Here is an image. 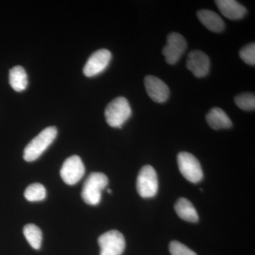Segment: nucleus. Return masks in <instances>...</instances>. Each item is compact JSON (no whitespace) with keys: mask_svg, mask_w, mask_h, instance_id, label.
<instances>
[{"mask_svg":"<svg viewBox=\"0 0 255 255\" xmlns=\"http://www.w3.org/2000/svg\"><path fill=\"white\" fill-rule=\"evenodd\" d=\"M24 196L28 201H41L44 200L46 197V188L43 184L34 183L26 188Z\"/></svg>","mask_w":255,"mask_h":255,"instance_id":"nucleus-18","label":"nucleus"},{"mask_svg":"<svg viewBox=\"0 0 255 255\" xmlns=\"http://www.w3.org/2000/svg\"><path fill=\"white\" fill-rule=\"evenodd\" d=\"M107 192L110 193V194H111V193H112V190H110V189H108V190H107Z\"/></svg>","mask_w":255,"mask_h":255,"instance_id":"nucleus-22","label":"nucleus"},{"mask_svg":"<svg viewBox=\"0 0 255 255\" xmlns=\"http://www.w3.org/2000/svg\"><path fill=\"white\" fill-rule=\"evenodd\" d=\"M111 59H112V53L110 50L107 49L97 50L87 60L83 69L84 74L85 76L89 78L100 75L108 67Z\"/></svg>","mask_w":255,"mask_h":255,"instance_id":"nucleus-9","label":"nucleus"},{"mask_svg":"<svg viewBox=\"0 0 255 255\" xmlns=\"http://www.w3.org/2000/svg\"><path fill=\"white\" fill-rule=\"evenodd\" d=\"M137 190L142 198L154 197L158 190V180L155 169L150 165L144 166L137 178Z\"/></svg>","mask_w":255,"mask_h":255,"instance_id":"nucleus-5","label":"nucleus"},{"mask_svg":"<svg viewBox=\"0 0 255 255\" xmlns=\"http://www.w3.org/2000/svg\"><path fill=\"white\" fill-rule=\"evenodd\" d=\"M9 84L13 90L21 92L26 90L28 85L27 75L21 66H15L9 71Z\"/></svg>","mask_w":255,"mask_h":255,"instance_id":"nucleus-16","label":"nucleus"},{"mask_svg":"<svg viewBox=\"0 0 255 255\" xmlns=\"http://www.w3.org/2000/svg\"><path fill=\"white\" fill-rule=\"evenodd\" d=\"M240 57L245 63L254 66L255 65V44L251 43L243 47L240 51Z\"/></svg>","mask_w":255,"mask_h":255,"instance_id":"nucleus-20","label":"nucleus"},{"mask_svg":"<svg viewBox=\"0 0 255 255\" xmlns=\"http://www.w3.org/2000/svg\"><path fill=\"white\" fill-rule=\"evenodd\" d=\"M197 16L199 21L209 31L220 33L224 30V21L217 13L209 9H201L198 11Z\"/></svg>","mask_w":255,"mask_h":255,"instance_id":"nucleus-13","label":"nucleus"},{"mask_svg":"<svg viewBox=\"0 0 255 255\" xmlns=\"http://www.w3.org/2000/svg\"><path fill=\"white\" fill-rule=\"evenodd\" d=\"M211 62L209 56L201 50H193L188 55L187 68L196 78H204L209 73Z\"/></svg>","mask_w":255,"mask_h":255,"instance_id":"nucleus-10","label":"nucleus"},{"mask_svg":"<svg viewBox=\"0 0 255 255\" xmlns=\"http://www.w3.org/2000/svg\"><path fill=\"white\" fill-rule=\"evenodd\" d=\"M132 110L125 97L114 99L105 110V118L111 127L121 128L131 117Z\"/></svg>","mask_w":255,"mask_h":255,"instance_id":"nucleus-3","label":"nucleus"},{"mask_svg":"<svg viewBox=\"0 0 255 255\" xmlns=\"http://www.w3.org/2000/svg\"><path fill=\"white\" fill-rule=\"evenodd\" d=\"M236 105L244 111H253L255 109V97L254 94L243 93L235 98Z\"/></svg>","mask_w":255,"mask_h":255,"instance_id":"nucleus-19","label":"nucleus"},{"mask_svg":"<svg viewBox=\"0 0 255 255\" xmlns=\"http://www.w3.org/2000/svg\"><path fill=\"white\" fill-rule=\"evenodd\" d=\"M144 85L147 95L153 102L161 104L168 100L169 87L160 79L148 75L144 80Z\"/></svg>","mask_w":255,"mask_h":255,"instance_id":"nucleus-11","label":"nucleus"},{"mask_svg":"<svg viewBox=\"0 0 255 255\" xmlns=\"http://www.w3.org/2000/svg\"><path fill=\"white\" fill-rule=\"evenodd\" d=\"M100 255H122L125 250L123 234L116 230L104 233L98 239Z\"/></svg>","mask_w":255,"mask_h":255,"instance_id":"nucleus-6","label":"nucleus"},{"mask_svg":"<svg viewBox=\"0 0 255 255\" xmlns=\"http://www.w3.org/2000/svg\"><path fill=\"white\" fill-rule=\"evenodd\" d=\"M177 162L181 173L189 182L198 183L203 179L200 162L192 154L187 152H180L178 155Z\"/></svg>","mask_w":255,"mask_h":255,"instance_id":"nucleus-4","label":"nucleus"},{"mask_svg":"<svg viewBox=\"0 0 255 255\" xmlns=\"http://www.w3.org/2000/svg\"><path fill=\"white\" fill-rule=\"evenodd\" d=\"M176 213L181 219L188 222L196 223L199 221L197 211L192 203L184 198H181L174 206Z\"/></svg>","mask_w":255,"mask_h":255,"instance_id":"nucleus-15","label":"nucleus"},{"mask_svg":"<svg viewBox=\"0 0 255 255\" xmlns=\"http://www.w3.org/2000/svg\"><path fill=\"white\" fill-rule=\"evenodd\" d=\"M206 119L209 127L214 130L228 129L233 126L232 122L226 112L218 107L210 110Z\"/></svg>","mask_w":255,"mask_h":255,"instance_id":"nucleus-14","label":"nucleus"},{"mask_svg":"<svg viewBox=\"0 0 255 255\" xmlns=\"http://www.w3.org/2000/svg\"><path fill=\"white\" fill-rule=\"evenodd\" d=\"M58 134L56 128L50 127L42 130L25 147L23 159L26 162H33L38 159L54 141Z\"/></svg>","mask_w":255,"mask_h":255,"instance_id":"nucleus-1","label":"nucleus"},{"mask_svg":"<svg viewBox=\"0 0 255 255\" xmlns=\"http://www.w3.org/2000/svg\"><path fill=\"white\" fill-rule=\"evenodd\" d=\"M187 43L182 35L173 32L167 38V44L162 50L165 61L169 65H174L179 61L187 49Z\"/></svg>","mask_w":255,"mask_h":255,"instance_id":"nucleus-7","label":"nucleus"},{"mask_svg":"<svg viewBox=\"0 0 255 255\" xmlns=\"http://www.w3.org/2000/svg\"><path fill=\"white\" fill-rule=\"evenodd\" d=\"M85 172V165L81 158L78 155H73L64 162L60 176L65 184L74 185L83 177Z\"/></svg>","mask_w":255,"mask_h":255,"instance_id":"nucleus-8","label":"nucleus"},{"mask_svg":"<svg viewBox=\"0 0 255 255\" xmlns=\"http://www.w3.org/2000/svg\"><path fill=\"white\" fill-rule=\"evenodd\" d=\"M215 2L221 14L229 19H241L247 14L246 8L235 0H217Z\"/></svg>","mask_w":255,"mask_h":255,"instance_id":"nucleus-12","label":"nucleus"},{"mask_svg":"<svg viewBox=\"0 0 255 255\" xmlns=\"http://www.w3.org/2000/svg\"><path fill=\"white\" fill-rule=\"evenodd\" d=\"M23 235L30 246L35 250H39L42 243L41 229L34 224H27L23 227Z\"/></svg>","mask_w":255,"mask_h":255,"instance_id":"nucleus-17","label":"nucleus"},{"mask_svg":"<svg viewBox=\"0 0 255 255\" xmlns=\"http://www.w3.org/2000/svg\"><path fill=\"white\" fill-rule=\"evenodd\" d=\"M169 252L172 255H197L194 251L178 241L171 242Z\"/></svg>","mask_w":255,"mask_h":255,"instance_id":"nucleus-21","label":"nucleus"},{"mask_svg":"<svg viewBox=\"0 0 255 255\" xmlns=\"http://www.w3.org/2000/svg\"><path fill=\"white\" fill-rule=\"evenodd\" d=\"M108 177L101 172H93L89 175L83 184L82 197L89 205L96 206L100 204L102 192L108 185Z\"/></svg>","mask_w":255,"mask_h":255,"instance_id":"nucleus-2","label":"nucleus"}]
</instances>
